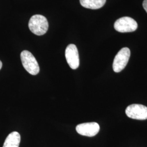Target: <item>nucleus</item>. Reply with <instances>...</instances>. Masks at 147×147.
<instances>
[{
	"label": "nucleus",
	"instance_id": "f257e3e1",
	"mask_svg": "<svg viewBox=\"0 0 147 147\" xmlns=\"http://www.w3.org/2000/svg\"><path fill=\"white\" fill-rule=\"evenodd\" d=\"M31 31L37 36H42L45 34L49 28L47 19L42 15L32 16L28 23Z\"/></svg>",
	"mask_w": 147,
	"mask_h": 147
},
{
	"label": "nucleus",
	"instance_id": "f03ea898",
	"mask_svg": "<svg viewBox=\"0 0 147 147\" xmlns=\"http://www.w3.org/2000/svg\"><path fill=\"white\" fill-rule=\"evenodd\" d=\"M21 62L24 68L28 73L36 75L39 73V66L34 56L28 51L24 50L20 55Z\"/></svg>",
	"mask_w": 147,
	"mask_h": 147
},
{
	"label": "nucleus",
	"instance_id": "7ed1b4c3",
	"mask_svg": "<svg viewBox=\"0 0 147 147\" xmlns=\"http://www.w3.org/2000/svg\"><path fill=\"white\" fill-rule=\"evenodd\" d=\"M130 57V50L127 47H123L115 56L113 63L115 72L119 73L125 68Z\"/></svg>",
	"mask_w": 147,
	"mask_h": 147
},
{
	"label": "nucleus",
	"instance_id": "20e7f679",
	"mask_svg": "<svg viewBox=\"0 0 147 147\" xmlns=\"http://www.w3.org/2000/svg\"><path fill=\"white\" fill-rule=\"evenodd\" d=\"M114 27L117 31L121 33L131 32L136 30L138 24L134 19L130 17L124 16L116 20Z\"/></svg>",
	"mask_w": 147,
	"mask_h": 147
},
{
	"label": "nucleus",
	"instance_id": "39448f33",
	"mask_svg": "<svg viewBox=\"0 0 147 147\" xmlns=\"http://www.w3.org/2000/svg\"><path fill=\"white\" fill-rule=\"evenodd\" d=\"M126 115L131 119L137 120L147 119V107L141 104H132L127 107Z\"/></svg>",
	"mask_w": 147,
	"mask_h": 147
},
{
	"label": "nucleus",
	"instance_id": "423d86ee",
	"mask_svg": "<svg viewBox=\"0 0 147 147\" xmlns=\"http://www.w3.org/2000/svg\"><path fill=\"white\" fill-rule=\"evenodd\" d=\"M65 56L67 63L72 69L78 68L80 65L79 52L76 46L74 44H69L65 51Z\"/></svg>",
	"mask_w": 147,
	"mask_h": 147
},
{
	"label": "nucleus",
	"instance_id": "0eeeda50",
	"mask_svg": "<svg viewBox=\"0 0 147 147\" xmlns=\"http://www.w3.org/2000/svg\"><path fill=\"white\" fill-rule=\"evenodd\" d=\"M76 130L81 135L93 137L99 132L100 126L96 122L84 123L78 125L76 127Z\"/></svg>",
	"mask_w": 147,
	"mask_h": 147
},
{
	"label": "nucleus",
	"instance_id": "6e6552de",
	"mask_svg": "<svg viewBox=\"0 0 147 147\" xmlns=\"http://www.w3.org/2000/svg\"><path fill=\"white\" fill-rule=\"evenodd\" d=\"M21 137L18 132H11L7 137L3 147H19Z\"/></svg>",
	"mask_w": 147,
	"mask_h": 147
},
{
	"label": "nucleus",
	"instance_id": "1a4fd4ad",
	"mask_svg": "<svg viewBox=\"0 0 147 147\" xmlns=\"http://www.w3.org/2000/svg\"><path fill=\"white\" fill-rule=\"evenodd\" d=\"M106 0H80V3L84 8L91 9H98L103 7Z\"/></svg>",
	"mask_w": 147,
	"mask_h": 147
},
{
	"label": "nucleus",
	"instance_id": "9d476101",
	"mask_svg": "<svg viewBox=\"0 0 147 147\" xmlns=\"http://www.w3.org/2000/svg\"><path fill=\"white\" fill-rule=\"evenodd\" d=\"M143 7L147 13V0H144L143 2Z\"/></svg>",
	"mask_w": 147,
	"mask_h": 147
},
{
	"label": "nucleus",
	"instance_id": "9b49d317",
	"mask_svg": "<svg viewBox=\"0 0 147 147\" xmlns=\"http://www.w3.org/2000/svg\"><path fill=\"white\" fill-rule=\"evenodd\" d=\"M2 62L0 61V69L2 68Z\"/></svg>",
	"mask_w": 147,
	"mask_h": 147
}]
</instances>
